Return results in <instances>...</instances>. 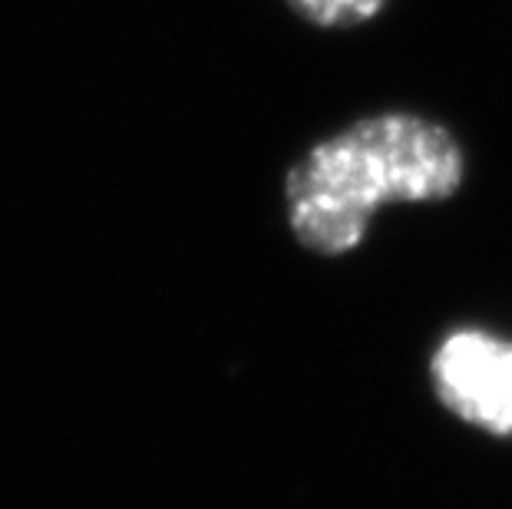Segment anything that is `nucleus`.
<instances>
[{"instance_id":"3","label":"nucleus","mask_w":512,"mask_h":509,"mask_svg":"<svg viewBox=\"0 0 512 509\" xmlns=\"http://www.w3.org/2000/svg\"><path fill=\"white\" fill-rule=\"evenodd\" d=\"M387 0H288L301 20L324 30H351L374 20Z\"/></svg>"},{"instance_id":"2","label":"nucleus","mask_w":512,"mask_h":509,"mask_svg":"<svg viewBox=\"0 0 512 509\" xmlns=\"http://www.w3.org/2000/svg\"><path fill=\"white\" fill-rule=\"evenodd\" d=\"M440 404L496 437H512V344L486 331H453L430 361Z\"/></svg>"},{"instance_id":"1","label":"nucleus","mask_w":512,"mask_h":509,"mask_svg":"<svg viewBox=\"0 0 512 509\" xmlns=\"http://www.w3.org/2000/svg\"><path fill=\"white\" fill-rule=\"evenodd\" d=\"M466 159L446 126L417 113H377L314 143L285 176L288 229L304 252L351 255L384 205L443 202Z\"/></svg>"}]
</instances>
